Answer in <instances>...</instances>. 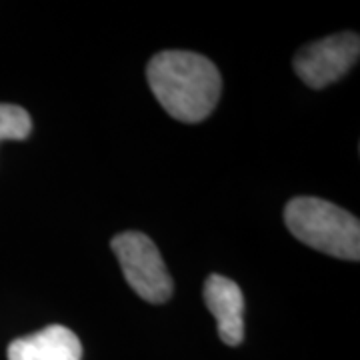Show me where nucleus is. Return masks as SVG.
I'll use <instances>...</instances> for the list:
<instances>
[{
	"label": "nucleus",
	"instance_id": "f257e3e1",
	"mask_svg": "<svg viewBox=\"0 0 360 360\" xmlns=\"http://www.w3.org/2000/svg\"><path fill=\"white\" fill-rule=\"evenodd\" d=\"M146 78L160 106L180 122H200L219 104L220 72L202 54L158 52L148 63Z\"/></svg>",
	"mask_w": 360,
	"mask_h": 360
},
{
	"label": "nucleus",
	"instance_id": "f03ea898",
	"mask_svg": "<svg viewBox=\"0 0 360 360\" xmlns=\"http://www.w3.org/2000/svg\"><path fill=\"white\" fill-rule=\"evenodd\" d=\"M284 224L300 243L342 258H360V222L354 214L328 200L296 196L284 208Z\"/></svg>",
	"mask_w": 360,
	"mask_h": 360
},
{
	"label": "nucleus",
	"instance_id": "7ed1b4c3",
	"mask_svg": "<svg viewBox=\"0 0 360 360\" xmlns=\"http://www.w3.org/2000/svg\"><path fill=\"white\" fill-rule=\"evenodd\" d=\"M110 246L130 288L146 302H167L172 296V276L153 238L142 232H120L112 238Z\"/></svg>",
	"mask_w": 360,
	"mask_h": 360
},
{
	"label": "nucleus",
	"instance_id": "20e7f679",
	"mask_svg": "<svg viewBox=\"0 0 360 360\" xmlns=\"http://www.w3.org/2000/svg\"><path fill=\"white\" fill-rule=\"evenodd\" d=\"M360 39L356 32H338L316 40L296 52L295 70L310 89H324L326 84L345 77L356 65Z\"/></svg>",
	"mask_w": 360,
	"mask_h": 360
},
{
	"label": "nucleus",
	"instance_id": "39448f33",
	"mask_svg": "<svg viewBox=\"0 0 360 360\" xmlns=\"http://www.w3.org/2000/svg\"><path fill=\"white\" fill-rule=\"evenodd\" d=\"M202 296L206 309L219 322L220 340L229 347H238L245 340V296L240 286L222 274H210Z\"/></svg>",
	"mask_w": 360,
	"mask_h": 360
},
{
	"label": "nucleus",
	"instance_id": "423d86ee",
	"mask_svg": "<svg viewBox=\"0 0 360 360\" xmlns=\"http://www.w3.org/2000/svg\"><path fill=\"white\" fill-rule=\"evenodd\" d=\"M82 345L63 324H51L8 345V360H80Z\"/></svg>",
	"mask_w": 360,
	"mask_h": 360
},
{
	"label": "nucleus",
	"instance_id": "0eeeda50",
	"mask_svg": "<svg viewBox=\"0 0 360 360\" xmlns=\"http://www.w3.org/2000/svg\"><path fill=\"white\" fill-rule=\"evenodd\" d=\"M32 130V120L22 106L0 104V142L25 141Z\"/></svg>",
	"mask_w": 360,
	"mask_h": 360
}]
</instances>
